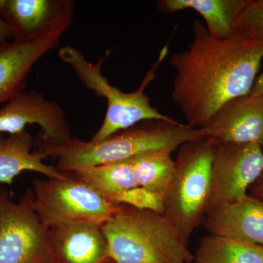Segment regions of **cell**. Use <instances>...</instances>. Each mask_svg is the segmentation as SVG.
<instances>
[{"instance_id":"1","label":"cell","mask_w":263,"mask_h":263,"mask_svg":"<svg viewBox=\"0 0 263 263\" xmlns=\"http://www.w3.org/2000/svg\"><path fill=\"white\" fill-rule=\"evenodd\" d=\"M193 27L187 48L170 59L176 73L171 98L187 124L202 129L226 103L250 93L263 60V39L236 34L219 39L199 21Z\"/></svg>"},{"instance_id":"2","label":"cell","mask_w":263,"mask_h":263,"mask_svg":"<svg viewBox=\"0 0 263 263\" xmlns=\"http://www.w3.org/2000/svg\"><path fill=\"white\" fill-rule=\"evenodd\" d=\"M206 136L200 128L171 120H148L114 133L101 141L72 138L61 145L38 142L37 149L57 160L62 172L80 167L112 163L156 150L174 152L183 143Z\"/></svg>"},{"instance_id":"3","label":"cell","mask_w":263,"mask_h":263,"mask_svg":"<svg viewBox=\"0 0 263 263\" xmlns=\"http://www.w3.org/2000/svg\"><path fill=\"white\" fill-rule=\"evenodd\" d=\"M102 228L115 263H193L187 243L162 213L119 204Z\"/></svg>"},{"instance_id":"4","label":"cell","mask_w":263,"mask_h":263,"mask_svg":"<svg viewBox=\"0 0 263 263\" xmlns=\"http://www.w3.org/2000/svg\"><path fill=\"white\" fill-rule=\"evenodd\" d=\"M215 143L209 137L183 143L175 161L174 177L162 201V212L189 245L207 213Z\"/></svg>"},{"instance_id":"5","label":"cell","mask_w":263,"mask_h":263,"mask_svg":"<svg viewBox=\"0 0 263 263\" xmlns=\"http://www.w3.org/2000/svg\"><path fill=\"white\" fill-rule=\"evenodd\" d=\"M109 55L110 51H107L96 64H92L73 46H66L60 48L58 53L60 60L72 67L79 81L98 97L105 98L108 104L103 124L90 141H103L114 133L144 121L173 119L152 106L149 98L144 91L155 79L156 71L165 58L167 52L161 51L158 60L147 72L140 87L133 92L121 91L117 86L110 84L102 74V65Z\"/></svg>"},{"instance_id":"6","label":"cell","mask_w":263,"mask_h":263,"mask_svg":"<svg viewBox=\"0 0 263 263\" xmlns=\"http://www.w3.org/2000/svg\"><path fill=\"white\" fill-rule=\"evenodd\" d=\"M65 179L33 180V209L47 229L72 222L103 226L119 204L109 201L67 171Z\"/></svg>"},{"instance_id":"7","label":"cell","mask_w":263,"mask_h":263,"mask_svg":"<svg viewBox=\"0 0 263 263\" xmlns=\"http://www.w3.org/2000/svg\"><path fill=\"white\" fill-rule=\"evenodd\" d=\"M28 188L18 202L0 186V263H55L48 230L33 209Z\"/></svg>"},{"instance_id":"8","label":"cell","mask_w":263,"mask_h":263,"mask_svg":"<svg viewBox=\"0 0 263 263\" xmlns=\"http://www.w3.org/2000/svg\"><path fill=\"white\" fill-rule=\"evenodd\" d=\"M262 173L263 150L259 145L215 143L207 213L247 196Z\"/></svg>"},{"instance_id":"9","label":"cell","mask_w":263,"mask_h":263,"mask_svg":"<svg viewBox=\"0 0 263 263\" xmlns=\"http://www.w3.org/2000/svg\"><path fill=\"white\" fill-rule=\"evenodd\" d=\"M34 124L41 127V143L61 145L72 138L63 109L38 91L25 90L0 108V133L18 134Z\"/></svg>"},{"instance_id":"10","label":"cell","mask_w":263,"mask_h":263,"mask_svg":"<svg viewBox=\"0 0 263 263\" xmlns=\"http://www.w3.org/2000/svg\"><path fill=\"white\" fill-rule=\"evenodd\" d=\"M74 11L75 4L70 0H0V16L13 29V40L18 41L68 29Z\"/></svg>"},{"instance_id":"11","label":"cell","mask_w":263,"mask_h":263,"mask_svg":"<svg viewBox=\"0 0 263 263\" xmlns=\"http://www.w3.org/2000/svg\"><path fill=\"white\" fill-rule=\"evenodd\" d=\"M67 30L57 29L29 41L0 43V105L25 91L33 67L57 47Z\"/></svg>"},{"instance_id":"12","label":"cell","mask_w":263,"mask_h":263,"mask_svg":"<svg viewBox=\"0 0 263 263\" xmlns=\"http://www.w3.org/2000/svg\"><path fill=\"white\" fill-rule=\"evenodd\" d=\"M202 129L214 143H253L263 150V95L228 102Z\"/></svg>"},{"instance_id":"13","label":"cell","mask_w":263,"mask_h":263,"mask_svg":"<svg viewBox=\"0 0 263 263\" xmlns=\"http://www.w3.org/2000/svg\"><path fill=\"white\" fill-rule=\"evenodd\" d=\"M48 240L55 263H115L102 226L96 223L50 228Z\"/></svg>"},{"instance_id":"14","label":"cell","mask_w":263,"mask_h":263,"mask_svg":"<svg viewBox=\"0 0 263 263\" xmlns=\"http://www.w3.org/2000/svg\"><path fill=\"white\" fill-rule=\"evenodd\" d=\"M202 226L210 234L263 247V200L247 195L238 201L219 205L207 213Z\"/></svg>"},{"instance_id":"15","label":"cell","mask_w":263,"mask_h":263,"mask_svg":"<svg viewBox=\"0 0 263 263\" xmlns=\"http://www.w3.org/2000/svg\"><path fill=\"white\" fill-rule=\"evenodd\" d=\"M34 144V139L27 130L8 136L0 133V183L12 185L24 171H34L49 179L67 177V173L45 163L43 160L47 157L32 150Z\"/></svg>"},{"instance_id":"16","label":"cell","mask_w":263,"mask_h":263,"mask_svg":"<svg viewBox=\"0 0 263 263\" xmlns=\"http://www.w3.org/2000/svg\"><path fill=\"white\" fill-rule=\"evenodd\" d=\"M247 0H160L157 8L163 13L193 10L205 20L213 37L224 39L234 35V22Z\"/></svg>"},{"instance_id":"17","label":"cell","mask_w":263,"mask_h":263,"mask_svg":"<svg viewBox=\"0 0 263 263\" xmlns=\"http://www.w3.org/2000/svg\"><path fill=\"white\" fill-rule=\"evenodd\" d=\"M114 204H122L138 186L129 160L70 171Z\"/></svg>"},{"instance_id":"18","label":"cell","mask_w":263,"mask_h":263,"mask_svg":"<svg viewBox=\"0 0 263 263\" xmlns=\"http://www.w3.org/2000/svg\"><path fill=\"white\" fill-rule=\"evenodd\" d=\"M173 152L156 150L128 159L138 187L162 201L174 177Z\"/></svg>"},{"instance_id":"19","label":"cell","mask_w":263,"mask_h":263,"mask_svg":"<svg viewBox=\"0 0 263 263\" xmlns=\"http://www.w3.org/2000/svg\"><path fill=\"white\" fill-rule=\"evenodd\" d=\"M193 263H263V247L210 234L200 240Z\"/></svg>"},{"instance_id":"20","label":"cell","mask_w":263,"mask_h":263,"mask_svg":"<svg viewBox=\"0 0 263 263\" xmlns=\"http://www.w3.org/2000/svg\"><path fill=\"white\" fill-rule=\"evenodd\" d=\"M233 27L238 35L263 39V0H247Z\"/></svg>"},{"instance_id":"21","label":"cell","mask_w":263,"mask_h":263,"mask_svg":"<svg viewBox=\"0 0 263 263\" xmlns=\"http://www.w3.org/2000/svg\"><path fill=\"white\" fill-rule=\"evenodd\" d=\"M10 37H13V29L9 24L0 16V43L7 42V39Z\"/></svg>"},{"instance_id":"22","label":"cell","mask_w":263,"mask_h":263,"mask_svg":"<svg viewBox=\"0 0 263 263\" xmlns=\"http://www.w3.org/2000/svg\"><path fill=\"white\" fill-rule=\"evenodd\" d=\"M249 190L251 195L263 200V173L259 179L250 186Z\"/></svg>"},{"instance_id":"23","label":"cell","mask_w":263,"mask_h":263,"mask_svg":"<svg viewBox=\"0 0 263 263\" xmlns=\"http://www.w3.org/2000/svg\"><path fill=\"white\" fill-rule=\"evenodd\" d=\"M249 94L252 95H263V72L257 76Z\"/></svg>"}]
</instances>
